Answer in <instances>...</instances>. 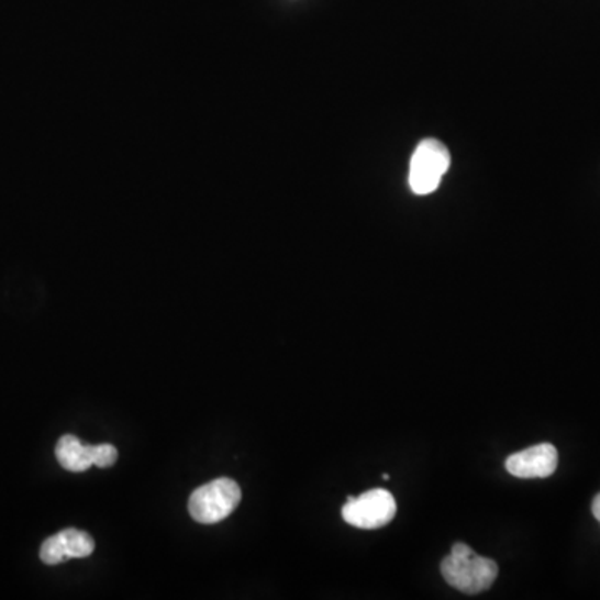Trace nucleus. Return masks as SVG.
Returning a JSON list of instances; mask_svg holds the SVG:
<instances>
[{
	"label": "nucleus",
	"instance_id": "obj_1",
	"mask_svg": "<svg viewBox=\"0 0 600 600\" xmlns=\"http://www.w3.org/2000/svg\"><path fill=\"white\" fill-rule=\"evenodd\" d=\"M441 573L445 582L463 593H480L496 582L499 567L496 560L479 556L463 542H456L453 551L442 560Z\"/></svg>",
	"mask_w": 600,
	"mask_h": 600
},
{
	"label": "nucleus",
	"instance_id": "obj_2",
	"mask_svg": "<svg viewBox=\"0 0 600 600\" xmlns=\"http://www.w3.org/2000/svg\"><path fill=\"white\" fill-rule=\"evenodd\" d=\"M241 499L238 484L227 477H221L193 490L189 499V514L199 524H218L237 509Z\"/></svg>",
	"mask_w": 600,
	"mask_h": 600
},
{
	"label": "nucleus",
	"instance_id": "obj_3",
	"mask_svg": "<svg viewBox=\"0 0 600 600\" xmlns=\"http://www.w3.org/2000/svg\"><path fill=\"white\" fill-rule=\"evenodd\" d=\"M448 167H451L448 148L435 138L422 141L415 148L409 170V186L412 192L418 196L435 192Z\"/></svg>",
	"mask_w": 600,
	"mask_h": 600
},
{
	"label": "nucleus",
	"instance_id": "obj_4",
	"mask_svg": "<svg viewBox=\"0 0 600 600\" xmlns=\"http://www.w3.org/2000/svg\"><path fill=\"white\" fill-rule=\"evenodd\" d=\"M397 504L392 493L386 489H373L357 497H348L342 518L357 529H380L396 518Z\"/></svg>",
	"mask_w": 600,
	"mask_h": 600
},
{
	"label": "nucleus",
	"instance_id": "obj_5",
	"mask_svg": "<svg viewBox=\"0 0 600 600\" xmlns=\"http://www.w3.org/2000/svg\"><path fill=\"white\" fill-rule=\"evenodd\" d=\"M56 457L64 469L79 474L92 466L100 469L114 466L119 453L112 444L86 445L76 435L67 434L57 442Z\"/></svg>",
	"mask_w": 600,
	"mask_h": 600
},
{
	"label": "nucleus",
	"instance_id": "obj_6",
	"mask_svg": "<svg viewBox=\"0 0 600 600\" xmlns=\"http://www.w3.org/2000/svg\"><path fill=\"white\" fill-rule=\"evenodd\" d=\"M557 464V448L553 444H537L509 456L505 469L519 479H545L556 473Z\"/></svg>",
	"mask_w": 600,
	"mask_h": 600
},
{
	"label": "nucleus",
	"instance_id": "obj_7",
	"mask_svg": "<svg viewBox=\"0 0 600 600\" xmlns=\"http://www.w3.org/2000/svg\"><path fill=\"white\" fill-rule=\"evenodd\" d=\"M96 548L92 535L79 529H66L48 537L41 547V560L47 566L67 563L70 559L89 557Z\"/></svg>",
	"mask_w": 600,
	"mask_h": 600
},
{
	"label": "nucleus",
	"instance_id": "obj_8",
	"mask_svg": "<svg viewBox=\"0 0 600 600\" xmlns=\"http://www.w3.org/2000/svg\"><path fill=\"white\" fill-rule=\"evenodd\" d=\"M592 514H593V518H596L600 524V493H597L596 499H593Z\"/></svg>",
	"mask_w": 600,
	"mask_h": 600
}]
</instances>
